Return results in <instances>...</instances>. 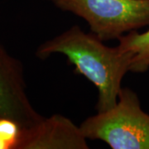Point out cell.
<instances>
[{
	"instance_id": "obj_7",
	"label": "cell",
	"mask_w": 149,
	"mask_h": 149,
	"mask_svg": "<svg viewBox=\"0 0 149 149\" xmlns=\"http://www.w3.org/2000/svg\"><path fill=\"white\" fill-rule=\"evenodd\" d=\"M0 149H8V143L4 129V118H0Z\"/></svg>"
},
{
	"instance_id": "obj_4",
	"label": "cell",
	"mask_w": 149,
	"mask_h": 149,
	"mask_svg": "<svg viewBox=\"0 0 149 149\" xmlns=\"http://www.w3.org/2000/svg\"><path fill=\"white\" fill-rule=\"evenodd\" d=\"M27 94L23 65L0 43V118L16 121L32 128L43 118Z\"/></svg>"
},
{
	"instance_id": "obj_3",
	"label": "cell",
	"mask_w": 149,
	"mask_h": 149,
	"mask_svg": "<svg viewBox=\"0 0 149 149\" xmlns=\"http://www.w3.org/2000/svg\"><path fill=\"white\" fill-rule=\"evenodd\" d=\"M83 18L103 42L149 26V0H46Z\"/></svg>"
},
{
	"instance_id": "obj_6",
	"label": "cell",
	"mask_w": 149,
	"mask_h": 149,
	"mask_svg": "<svg viewBox=\"0 0 149 149\" xmlns=\"http://www.w3.org/2000/svg\"><path fill=\"white\" fill-rule=\"evenodd\" d=\"M118 47L132 55L130 72L144 73L149 70V29L139 33L129 32L118 38Z\"/></svg>"
},
{
	"instance_id": "obj_5",
	"label": "cell",
	"mask_w": 149,
	"mask_h": 149,
	"mask_svg": "<svg viewBox=\"0 0 149 149\" xmlns=\"http://www.w3.org/2000/svg\"><path fill=\"white\" fill-rule=\"evenodd\" d=\"M87 140L80 126L56 113L27 128L22 149H89Z\"/></svg>"
},
{
	"instance_id": "obj_1",
	"label": "cell",
	"mask_w": 149,
	"mask_h": 149,
	"mask_svg": "<svg viewBox=\"0 0 149 149\" xmlns=\"http://www.w3.org/2000/svg\"><path fill=\"white\" fill-rule=\"evenodd\" d=\"M53 54L64 55L75 67L74 72L95 85L97 112L107 111L117 104L123 78L130 72L133 56L129 52L118 46L109 47L93 32L87 33L74 25L41 44L36 52L42 60Z\"/></svg>"
},
{
	"instance_id": "obj_2",
	"label": "cell",
	"mask_w": 149,
	"mask_h": 149,
	"mask_svg": "<svg viewBox=\"0 0 149 149\" xmlns=\"http://www.w3.org/2000/svg\"><path fill=\"white\" fill-rule=\"evenodd\" d=\"M80 127L86 139L103 141L112 149H149V114L127 87H122L114 106L85 118Z\"/></svg>"
}]
</instances>
